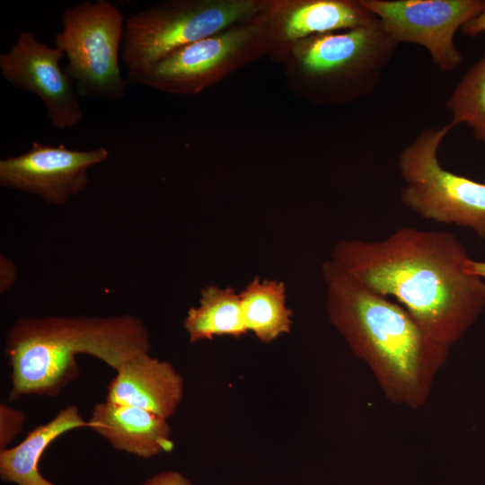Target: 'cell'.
Segmentation results:
<instances>
[{
  "label": "cell",
  "mask_w": 485,
  "mask_h": 485,
  "mask_svg": "<svg viewBox=\"0 0 485 485\" xmlns=\"http://www.w3.org/2000/svg\"><path fill=\"white\" fill-rule=\"evenodd\" d=\"M469 259L454 234L404 226L380 241L341 240L331 260L450 347L485 309V281L467 270Z\"/></svg>",
  "instance_id": "1"
},
{
  "label": "cell",
  "mask_w": 485,
  "mask_h": 485,
  "mask_svg": "<svg viewBox=\"0 0 485 485\" xmlns=\"http://www.w3.org/2000/svg\"><path fill=\"white\" fill-rule=\"evenodd\" d=\"M0 291L1 294L5 293L13 284L16 278V267L4 255L0 257Z\"/></svg>",
  "instance_id": "21"
},
{
  "label": "cell",
  "mask_w": 485,
  "mask_h": 485,
  "mask_svg": "<svg viewBox=\"0 0 485 485\" xmlns=\"http://www.w3.org/2000/svg\"><path fill=\"white\" fill-rule=\"evenodd\" d=\"M183 327L191 343L219 336L240 338L245 335L248 331L240 294L231 287H205L198 305L189 309Z\"/></svg>",
  "instance_id": "16"
},
{
  "label": "cell",
  "mask_w": 485,
  "mask_h": 485,
  "mask_svg": "<svg viewBox=\"0 0 485 485\" xmlns=\"http://www.w3.org/2000/svg\"><path fill=\"white\" fill-rule=\"evenodd\" d=\"M109 155L104 146L80 151L34 141L27 152L0 161V185L63 206L86 189L89 169Z\"/></svg>",
  "instance_id": "10"
},
{
  "label": "cell",
  "mask_w": 485,
  "mask_h": 485,
  "mask_svg": "<svg viewBox=\"0 0 485 485\" xmlns=\"http://www.w3.org/2000/svg\"><path fill=\"white\" fill-rule=\"evenodd\" d=\"M331 325L374 374L393 403L425 404L449 354L400 304L375 293L332 260L322 264Z\"/></svg>",
  "instance_id": "2"
},
{
  "label": "cell",
  "mask_w": 485,
  "mask_h": 485,
  "mask_svg": "<svg viewBox=\"0 0 485 485\" xmlns=\"http://www.w3.org/2000/svg\"><path fill=\"white\" fill-rule=\"evenodd\" d=\"M268 7L251 19L175 49L146 69L128 73L127 81L172 94L200 93L267 56Z\"/></svg>",
  "instance_id": "7"
},
{
  "label": "cell",
  "mask_w": 485,
  "mask_h": 485,
  "mask_svg": "<svg viewBox=\"0 0 485 485\" xmlns=\"http://www.w3.org/2000/svg\"><path fill=\"white\" fill-rule=\"evenodd\" d=\"M466 268L470 273L485 279V261H478L469 259Z\"/></svg>",
  "instance_id": "23"
},
{
  "label": "cell",
  "mask_w": 485,
  "mask_h": 485,
  "mask_svg": "<svg viewBox=\"0 0 485 485\" xmlns=\"http://www.w3.org/2000/svg\"><path fill=\"white\" fill-rule=\"evenodd\" d=\"M400 44L425 48L441 71L455 69L463 57L456 31L485 9V0H360Z\"/></svg>",
  "instance_id": "9"
},
{
  "label": "cell",
  "mask_w": 485,
  "mask_h": 485,
  "mask_svg": "<svg viewBox=\"0 0 485 485\" xmlns=\"http://www.w3.org/2000/svg\"><path fill=\"white\" fill-rule=\"evenodd\" d=\"M398 45L378 20L302 40L279 65L296 97L316 105H345L375 92Z\"/></svg>",
  "instance_id": "4"
},
{
  "label": "cell",
  "mask_w": 485,
  "mask_h": 485,
  "mask_svg": "<svg viewBox=\"0 0 485 485\" xmlns=\"http://www.w3.org/2000/svg\"><path fill=\"white\" fill-rule=\"evenodd\" d=\"M461 32L468 37L474 38L485 34V9L476 17L472 18L461 28Z\"/></svg>",
  "instance_id": "22"
},
{
  "label": "cell",
  "mask_w": 485,
  "mask_h": 485,
  "mask_svg": "<svg viewBox=\"0 0 485 485\" xmlns=\"http://www.w3.org/2000/svg\"><path fill=\"white\" fill-rule=\"evenodd\" d=\"M453 127L465 124L485 144V52L463 75L445 102Z\"/></svg>",
  "instance_id": "18"
},
{
  "label": "cell",
  "mask_w": 485,
  "mask_h": 485,
  "mask_svg": "<svg viewBox=\"0 0 485 485\" xmlns=\"http://www.w3.org/2000/svg\"><path fill=\"white\" fill-rule=\"evenodd\" d=\"M64 57L28 31H21L9 50L0 54L2 77L37 95L52 126L60 130L76 127L84 117L78 90L60 66Z\"/></svg>",
  "instance_id": "11"
},
{
  "label": "cell",
  "mask_w": 485,
  "mask_h": 485,
  "mask_svg": "<svg viewBox=\"0 0 485 485\" xmlns=\"http://www.w3.org/2000/svg\"><path fill=\"white\" fill-rule=\"evenodd\" d=\"M143 485H191V483L180 472L168 471L153 476Z\"/></svg>",
  "instance_id": "20"
},
{
  "label": "cell",
  "mask_w": 485,
  "mask_h": 485,
  "mask_svg": "<svg viewBox=\"0 0 485 485\" xmlns=\"http://www.w3.org/2000/svg\"><path fill=\"white\" fill-rule=\"evenodd\" d=\"M110 381L106 400L171 418L184 395V381L168 361L142 353L127 363Z\"/></svg>",
  "instance_id": "13"
},
{
  "label": "cell",
  "mask_w": 485,
  "mask_h": 485,
  "mask_svg": "<svg viewBox=\"0 0 485 485\" xmlns=\"http://www.w3.org/2000/svg\"><path fill=\"white\" fill-rule=\"evenodd\" d=\"M239 294L247 331L259 340L270 343L290 331L293 313L282 281L256 277Z\"/></svg>",
  "instance_id": "17"
},
{
  "label": "cell",
  "mask_w": 485,
  "mask_h": 485,
  "mask_svg": "<svg viewBox=\"0 0 485 485\" xmlns=\"http://www.w3.org/2000/svg\"><path fill=\"white\" fill-rule=\"evenodd\" d=\"M88 427L78 408L69 404L48 422L31 430L17 445L0 450V476L4 482L18 485H57L46 480L39 470L47 447L58 436L75 428Z\"/></svg>",
  "instance_id": "15"
},
{
  "label": "cell",
  "mask_w": 485,
  "mask_h": 485,
  "mask_svg": "<svg viewBox=\"0 0 485 485\" xmlns=\"http://www.w3.org/2000/svg\"><path fill=\"white\" fill-rule=\"evenodd\" d=\"M269 0H165L125 22L120 58L141 71L185 45L261 13Z\"/></svg>",
  "instance_id": "5"
},
{
  "label": "cell",
  "mask_w": 485,
  "mask_h": 485,
  "mask_svg": "<svg viewBox=\"0 0 485 485\" xmlns=\"http://www.w3.org/2000/svg\"><path fill=\"white\" fill-rule=\"evenodd\" d=\"M25 423V415L19 410L0 405V450L7 448L9 444L22 432Z\"/></svg>",
  "instance_id": "19"
},
{
  "label": "cell",
  "mask_w": 485,
  "mask_h": 485,
  "mask_svg": "<svg viewBox=\"0 0 485 485\" xmlns=\"http://www.w3.org/2000/svg\"><path fill=\"white\" fill-rule=\"evenodd\" d=\"M54 47L67 58L65 73L80 95L116 101L125 96L128 81L121 75L119 49L124 16L108 0L83 1L65 9Z\"/></svg>",
  "instance_id": "8"
},
{
  "label": "cell",
  "mask_w": 485,
  "mask_h": 485,
  "mask_svg": "<svg viewBox=\"0 0 485 485\" xmlns=\"http://www.w3.org/2000/svg\"><path fill=\"white\" fill-rule=\"evenodd\" d=\"M453 128L450 122L427 128L401 151L400 198L425 219L470 228L485 239V182L454 173L438 160L439 146Z\"/></svg>",
  "instance_id": "6"
},
{
  "label": "cell",
  "mask_w": 485,
  "mask_h": 485,
  "mask_svg": "<svg viewBox=\"0 0 485 485\" xmlns=\"http://www.w3.org/2000/svg\"><path fill=\"white\" fill-rule=\"evenodd\" d=\"M376 22L378 18L360 0H270L267 57L279 64L287 49L302 40Z\"/></svg>",
  "instance_id": "12"
},
{
  "label": "cell",
  "mask_w": 485,
  "mask_h": 485,
  "mask_svg": "<svg viewBox=\"0 0 485 485\" xmlns=\"http://www.w3.org/2000/svg\"><path fill=\"white\" fill-rule=\"evenodd\" d=\"M88 427L115 449L141 458L174 447L168 419L133 406L101 401L94 406Z\"/></svg>",
  "instance_id": "14"
},
{
  "label": "cell",
  "mask_w": 485,
  "mask_h": 485,
  "mask_svg": "<svg viewBox=\"0 0 485 485\" xmlns=\"http://www.w3.org/2000/svg\"><path fill=\"white\" fill-rule=\"evenodd\" d=\"M149 350L148 330L132 314L20 318L10 328L4 349L11 367L9 401L56 396L77 376L79 354L118 371Z\"/></svg>",
  "instance_id": "3"
}]
</instances>
